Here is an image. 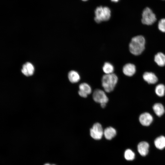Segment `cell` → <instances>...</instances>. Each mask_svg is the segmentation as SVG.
<instances>
[{
    "label": "cell",
    "mask_w": 165,
    "mask_h": 165,
    "mask_svg": "<svg viewBox=\"0 0 165 165\" xmlns=\"http://www.w3.org/2000/svg\"><path fill=\"white\" fill-rule=\"evenodd\" d=\"M145 39L142 35L133 37L129 44L130 51L133 54L138 55L141 54L145 48Z\"/></svg>",
    "instance_id": "1"
},
{
    "label": "cell",
    "mask_w": 165,
    "mask_h": 165,
    "mask_svg": "<svg viewBox=\"0 0 165 165\" xmlns=\"http://www.w3.org/2000/svg\"><path fill=\"white\" fill-rule=\"evenodd\" d=\"M118 81V78L115 74H105L102 78V86L105 92L109 93L114 90Z\"/></svg>",
    "instance_id": "2"
},
{
    "label": "cell",
    "mask_w": 165,
    "mask_h": 165,
    "mask_svg": "<svg viewBox=\"0 0 165 165\" xmlns=\"http://www.w3.org/2000/svg\"><path fill=\"white\" fill-rule=\"evenodd\" d=\"M94 20L97 23L108 20L111 17V10L107 7L100 6L97 7L95 11Z\"/></svg>",
    "instance_id": "3"
},
{
    "label": "cell",
    "mask_w": 165,
    "mask_h": 165,
    "mask_svg": "<svg viewBox=\"0 0 165 165\" xmlns=\"http://www.w3.org/2000/svg\"><path fill=\"white\" fill-rule=\"evenodd\" d=\"M156 20L155 14L150 8L146 7L144 9L141 19V22L143 24L147 25H152Z\"/></svg>",
    "instance_id": "4"
},
{
    "label": "cell",
    "mask_w": 165,
    "mask_h": 165,
    "mask_svg": "<svg viewBox=\"0 0 165 165\" xmlns=\"http://www.w3.org/2000/svg\"><path fill=\"white\" fill-rule=\"evenodd\" d=\"M90 134L92 138L95 140H100L104 135V130L101 124L98 123H95L90 129Z\"/></svg>",
    "instance_id": "5"
},
{
    "label": "cell",
    "mask_w": 165,
    "mask_h": 165,
    "mask_svg": "<svg viewBox=\"0 0 165 165\" xmlns=\"http://www.w3.org/2000/svg\"><path fill=\"white\" fill-rule=\"evenodd\" d=\"M93 98L95 102L100 104H106L108 101V98L105 92L99 89H96L94 91Z\"/></svg>",
    "instance_id": "6"
},
{
    "label": "cell",
    "mask_w": 165,
    "mask_h": 165,
    "mask_svg": "<svg viewBox=\"0 0 165 165\" xmlns=\"http://www.w3.org/2000/svg\"><path fill=\"white\" fill-rule=\"evenodd\" d=\"M150 146L146 141H142L139 142L137 146V150L138 153L141 157H145L149 154Z\"/></svg>",
    "instance_id": "7"
},
{
    "label": "cell",
    "mask_w": 165,
    "mask_h": 165,
    "mask_svg": "<svg viewBox=\"0 0 165 165\" xmlns=\"http://www.w3.org/2000/svg\"><path fill=\"white\" fill-rule=\"evenodd\" d=\"M139 119L140 123L142 125L148 126L152 122L153 117L150 113L145 112L140 115Z\"/></svg>",
    "instance_id": "8"
},
{
    "label": "cell",
    "mask_w": 165,
    "mask_h": 165,
    "mask_svg": "<svg viewBox=\"0 0 165 165\" xmlns=\"http://www.w3.org/2000/svg\"><path fill=\"white\" fill-rule=\"evenodd\" d=\"M155 147L157 150L162 151L165 149V137L160 135L156 138L154 141Z\"/></svg>",
    "instance_id": "9"
},
{
    "label": "cell",
    "mask_w": 165,
    "mask_h": 165,
    "mask_svg": "<svg viewBox=\"0 0 165 165\" xmlns=\"http://www.w3.org/2000/svg\"><path fill=\"white\" fill-rule=\"evenodd\" d=\"M136 68L135 65L131 63L125 64L123 68V72L124 74L128 76H131L134 74Z\"/></svg>",
    "instance_id": "10"
},
{
    "label": "cell",
    "mask_w": 165,
    "mask_h": 165,
    "mask_svg": "<svg viewBox=\"0 0 165 165\" xmlns=\"http://www.w3.org/2000/svg\"><path fill=\"white\" fill-rule=\"evenodd\" d=\"M144 80L150 84H154L158 81V79L156 76L152 72H146L143 75Z\"/></svg>",
    "instance_id": "11"
},
{
    "label": "cell",
    "mask_w": 165,
    "mask_h": 165,
    "mask_svg": "<svg viewBox=\"0 0 165 165\" xmlns=\"http://www.w3.org/2000/svg\"><path fill=\"white\" fill-rule=\"evenodd\" d=\"M34 72V67L31 63L27 62L23 65L21 72L25 75L27 76L31 75Z\"/></svg>",
    "instance_id": "12"
},
{
    "label": "cell",
    "mask_w": 165,
    "mask_h": 165,
    "mask_svg": "<svg viewBox=\"0 0 165 165\" xmlns=\"http://www.w3.org/2000/svg\"><path fill=\"white\" fill-rule=\"evenodd\" d=\"M116 134V130L112 127H107L104 130V135L108 140H111L115 136Z\"/></svg>",
    "instance_id": "13"
},
{
    "label": "cell",
    "mask_w": 165,
    "mask_h": 165,
    "mask_svg": "<svg viewBox=\"0 0 165 165\" xmlns=\"http://www.w3.org/2000/svg\"><path fill=\"white\" fill-rule=\"evenodd\" d=\"M68 77L69 81L72 83L77 82L80 79V76L79 73L74 70L70 71L68 73Z\"/></svg>",
    "instance_id": "14"
},
{
    "label": "cell",
    "mask_w": 165,
    "mask_h": 165,
    "mask_svg": "<svg viewBox=\"0 0 165 165\" xmlns=\"http://www.w3.org/2000/svg\"><path fill=\"white\" fill-rule=\"evenodd\" d=\"M154 61L158 66H164L165 65V55L161 52L157 53L154 57Z\"/></svg>",
    "instance_id": "15"
},
{
    "label": "cell",
    "mask_w": 165,
    "mask_h": 165,
    "mask_svg": "<svg viewBox=\"0 0 165 165\" xmlns=\"http://www.w3.org/2000/svg\"><path fill=\"white\" fill-rule=\"evenodd\" d=\"M152 108L155 114L158 116H161L165 112L164 107L160 103H156L154 104Z\"/></svg>",
    "instance_id": "16"
},
{
    "label": "cell",
    "mask_w": 165,
    "mask_h": 165,
    "mask_svg": "<svg viewBox=\"0 0 165 165\" xmlns=\"http://www.w3.org/2000/svg\"><path fill=\"white\" fill-rule=\"evenodd\" d=\"M124 155L125 159L129 161H132L135 160L136 156L135 152L130 148L125 150Z\"/></svg>",
    "instance_id": "17"
},
{
    "label": "cell",
    "mask_w": 165,
    "mask_h": 165,
    "mask_svg": "<svg viewBox=\"0 0 165 165\" xmlns=\"http://www.w3.org/2000/svg\"><path fill=\"white\" fill-rule=\"evenodd\" d=\"M102 69L105 74H109L113 73L114 68L112 64L109 62H105L103 66Z\"/></svg>",
    "instance_id": "18"
},
{
    "label": "cell",
    "mask_w": 165,
    "mask_h": 165,
    "mask_svg": "<svg viewBox=\"0 0 165 165\" xmlns=\"http://www.w3.org/2000/svg\"><path fill=\"white\" fill-rule=\"evenodd\" d=\"M79 90L85 93L87 95L90 94L92 92V89L90 86L86 83H81L79 86Z\"/></svg>",
    "instance_id": "19"
},
{
    "label": "cell",
    "mask_w": 165,
    "mask_h": 165,
    "mask_svg": "<svg viewBox=\"0 0 165 165\" xmlns=\"http://www.w3.org/2000/svg\"><path fill=\"white\" fill-rule=\"evenodd\" d=\"M155 92L158 96H163L165 93V86L162 84H158L155 87Z\"/></svg>",
    "instance_id": "20"
},
{
    "label": "cell",
    "mask_w": 165,
    "mask_h": 165,
    "mask_svg": "<svg viewBox=\"0 0 165 165\" xmlns=\"http://www.w3.org/2000/svg\"><path fill=\"white\" fill-rule=\"evenodd\" d=\"M158 28L163 32H165V18L161 19L159 22Z\"/></svg>",
    "instance_id": "21"
},
{
    "label": "cell",
    "mask_w": 165,
    "mask_h": 165,
    "mask_svg": "<svg viewBox=\"0 0 165 165\" xmlns=\"http://www.w3.org/2000/svg\"><path fill=\"white\" fill-rule=\"evenodd\" d=\"M106 103H102V104H101V107L103 108H105V107L106 106Z\"/></svg>",
    "instance_id": "22"
},
{
    "label": "cell",
    "mask_w": 165,
    "mask_h": 165,
    "mask_svg": "<svg viewBox=\"0 0 165 165\" xmlns=\"http://www.w3.org/2000/svg\"><path fill=\"white\" fill-rule=\"evenodd\" d=\"M111 1L114 2H117L119 0H111Z\"/></svg>",
    "instance_id": "23"
},
{
    "label": "cell",
    "mask_w": 165,
    "mask_h": 165,
    "mask_svg": "<svg viewBox=\"0 0 165 165\" xmlns=\"http://www.w3.org/2000/svg\"><path fill=\"white\" fill-rule=\"evenodd\" d=\"M44 165H54V164L50 165L49 163H46Z\"/></svg>",
    "instance_id": "24"
},
{
    "label": "cell",
    "mask_w": 165,
    "mask_h": 165,
    "mask_svg": "<svg viewBox=\"0 0 165 165\" xmlns=\"http://www.w3.org/2000/svg\"><path fill=\"white\" fill-rule=\"evenodd\" d=\"M82 0L84 1H87L88 0Z\"/></svg>",
    "instance_id": "25"
},
{
    "label": "cell",
    "mask_w": 165,
    "mask_h": 165,
    "mask_svg": "<svg viewBox=\"0 0 165 165\" xmlns=\"http://www.w3.org/2000/svg\"></svg>",
    "instance_id": "26"
}]
</instances>
